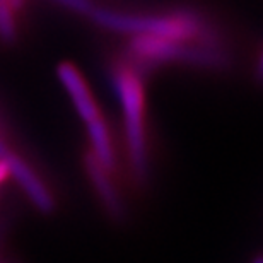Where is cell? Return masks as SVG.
Returning a JSON list of instances; mask_svg holds the SVG:
<instances>
[{
  "label": "cell",
  "instance_id": "6da1fadb",
  "mask_svg": "<svg viewBox=\"0 0 263 263\" xmlns=\"http://www.w3.org/2000/svg\"><path fill=\"white\" fill-rule=\"evenodd\" d=\"M109 33L130 38H166L180 41H220L207 15L193 7L134 10L96 4L87 17Z\"/></svg>",
  "mask_w": 263,
  "mask_h": 263
},
{
  "label": "cell",
  "instance_id": "3957f363",
  "mask_svg": "<svg viewBox=\"0 0 263 263\" xmlns=\"http://www.w3.org/2000/svg\"><path fill=\"white\" fill-rule=\"evenodd\" d=\"M59 81L67 92L77 117L86 127L87 147L96 159L108 167L109 171L118 173V151L113 139V130L106 115L94 94L91 84L87 82L82 70L72 62H62L57 68Z\"/></svg>",
  "mask_w": 263,
  "mask_h": 263
},
{
  "label": "cell",
  "instance_id": "7a4b0ae2",
  "mask_svg": "<svg viewBox=\"0 0 263 263\" xmlns=\"http://www.w3.org/2000/svg\"><path fill=\"white\" fill-rule=\"evenodd\" d=\"M109 82L122 117L125 154L130 171L137 181H145L151 171L152 149L145 72L123 55L109 65Z\"/></svg>",
  "mask_w": 263,
  "mask_h": 263
},
{
  "label": "cell",
  "instance_id": "52a82bcc",
  "mask_svg": "<svg viewBox=\"0 0 263 263\" xmlns=\"http://www.w3.org/2000/svg\"><path fill=\"white\" fill-rule=\"evenodd\" d=\"M10 181H12V173H10L7 161L0 159V192H2L4 186Z\"/></svg>",
  "mask_w": 263,
  "mask_h": 263
},
{
  "label": "cell",
  "instance_id": "5b68a950",
  "mask_svg": "<svg viewBox=\"0 0 263 263\" xmlns=\"http://www.w3.org/2000/svg\"><path fill=\"white\" fill-rule=\"evenodd\" d=\"M84 170L92 190L99 197V202L113 215L123 212V195L118 186L117 173L109 171L89 151H84Z\"/></svg>",
  "mask_w": 263,
  "mask_h": 263
},
{
  "label": "cell",
  "instance_id": "277c9868",
  "mask_svg": "<svg viewBox=\"0 0 263 263\" xmlns=\"http://www.w3.org/2000/svg\"><path fill=\"white\" fill-rule=\"evenodd\" d=\"M125 57L140 68L157 65H190L222 68L228 53L222 41H180L166 38H130Z\"/></svg>",
  "mask_w": 263,
  "mask_h": 263
},
{
  "label": "cell",
  "instance_id": "8992f818",
  "mask_svg": "<svg viewBox=\"0 0 263 263\" xmlns=\"http://www.w3.org/2000/svg\"><path fill=\"white\" fill-rule=\"evenodd\" d=\"M26 0H0V38L12 41L19 33Z\"/></svg>",
  "mask_w": 263,
  "mask_h": 263
}]
</instances>
